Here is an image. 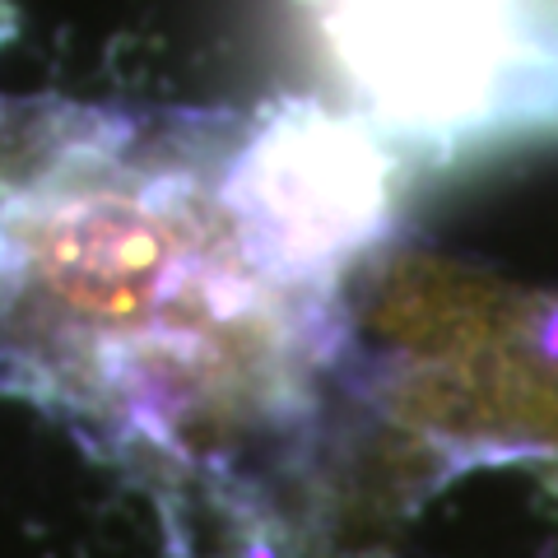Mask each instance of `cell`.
Segmentation results:
<instances>
[{
    "label": "cell",
    "mask_w": 558,
    "mask_h": 558,
    "mask_svg": "<svg viewBox=\"0 0 558 558\" xmlns=\"http://www.w3.org/2000/svg\"><path fill=\"white\" fill-rule=\"evenodd\" d=\"M0 368L102 438L229 465L317 405L330 307L256 260L219 145L70 131L0 196Z\"/></svg>",
    "instance_id": "1"
},
{
    "label": "cell",
    "mask_w": 558,
    "mask_h": 558,
    "mask_svg": "<svg viewBox=\"0 0 558 558\" xmlns=\"http://www.w3.org/2000/svg\"><path fill=\"white\" fill-rule=\"evenodd\" d=\"M307 51L400 149L558 131V0H293Z\"/></svg>",
    "instance_id": "2"
},
{
    "label": "cell",
    "mask_w": 558,
    "mask_h": 558,
    "mask_svg": "<svg viewBox=\"0 0 558 558\" xmlns=\"http://www.w3.org/2000/svg\"><path fill=\"white\" fill-rule=\"evenodd\" d=\"M219 196L270 275L330 303L396 229L405 149L344 102L284 98L219 145Z\"/></svg>",
    "instance_id": "3"
},
{
    "label": "cell",
    "mask_w": 558,
    "mask_h": 558,
    "mask_svg": "<svg viewBox=\"0 0 558 558\" xmlns=\"http://www.w3.org/2000/svg\"><path fill=\"white\" fill-rule=\"evenodd\" d=\"M0 196H5V191H0ZM0 260H5V238H0Z\"/></svg>",
    "instance_id": "4"
}]
</instances>
